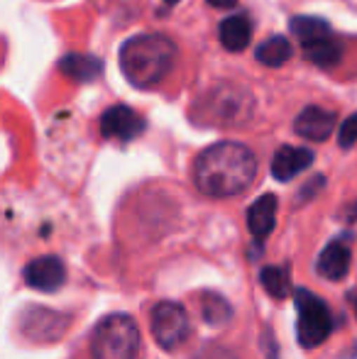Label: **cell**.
Instances as JSON below:
<instances>
[{"label": "cell", "mask_w": 357, "mask_h": 359, "mask_svg": "<svg viewBox=\"0 0 357 359\" xmlns=\"http://www.w3.org/2000/svg\"><path fill=\"white\" fill-rule=\"evenodd\" d=\"M67 279V266L59 257L47 255L37 257L25 266V281L27 286L39 288V291H57Z\"/></svg>", "instance_id": "obj_10"}, {"label": "cell", "mask_w": 357, "mask_h": 359, "mask_svg": "<svg viewBox=\"0 0 357 359\" xmlns=\"http://www.w3.org/2000/svg\"><path fill=\"white\" fill-rule=\"evenodd\" d=\"M296 308H299V342L304 347H318L321 342H325V337L330 335L333 327V318L323 301L316 293L299 288L296 291Z\"/></svg>", "instance_id": "obj_5"}, {"label": "cell", "mask_w": 357, "mask_h": 359, "mask_svg": "<svg viewBox=\"0 0 357 359\" xmlns=\"http://www.w3.org/2000/svg\"><path fill=\"white\" fill-rule=\"evenodd\" d=\"M257 176V156L240 142L210 144L196 156L194 181L201 194L213 198L238 196L252 186Z\"/></svg>", "instance_id": "obj_1"}, {"label": "cell", "mask_w": 357, "mask_h": 359, "mask_svg": "<svg viewBox=\"0 0 357 359\" xmlns=\"http://www.w3.org/2000/svg\"><path fill=\"white\" fill-rule=\"evenodd\" d=\"M255 100L245 88L218 83L194 103V120L203 125H240L252 115Z\"/></svg>", "instance_id": "obj_3"}, {"label": "cell", "mask_w": 357, "mask_h": 359, "mask_svg": "<svg viewBox=\"0 0 357 359\" xmlns=\"http://www.w3.org/2000/svg\"><path fill=\"white\" fill-rule=\"evenodd\" d=\"M314 164V151L306 147H281L271 159V176L276 181H291Z\"/></svg>", "instance_id": "obj_11"}, {"label": "cell", "mask_w": 357, "mask_h": 359, "mask_svg": "<svg viewBox=\"0 0 357 359\" xmlns=\"http://www.w3.org/2000/svg\"><path fill=\"white\" fill-rule=\"evenodd\" d=\"M144 125H147L144 118L140 113H135L130 105H113L100 118V135L108 140L128 142V140H135L137 135H142Z\"/></svg>", "instance_id": "obj_7"}, {"label": "cell", "mask_w": 357, "mask_h": 359, "mask_svg": "<svg viewBox=\"0 0 357 359\" xmlns=\"http://www.w3.org/2000/svg\"><path fill=\"white\" fill-rule=\"evenodd\" d=\"M260 281H262L264 291L271 298H284L289 293V276H286V269H281V266H264L262 274H260Z\"/></svg>", "instance_id": "obj_20"}, {"label": "cell", "mask_w": 357, "mask_h": 359, "mask_svg": "<svg viewBox=\"0 0 357 359\" xmlns=\"http://www.w3.org/2000/svg\"><path fill=\"white\" fill-rule=\"evenodd\" d=\"M350 269V250L345 242H330L318 257V274L330 281H340Z\"/></svg>", "instance_id": "obj_13"}, {"label": "cell", "mask_w": 357, "mask_h": 359, "mask_svg": "<svg viewBox=\"0 0 357 359\" xmlns=\"http://www.w3.org/2000/svg\"><path fill=\"white\" fill-rule=\"evenodd\" d=\"M338 142L343 149H348V147H353L357 142V113L353 118H348L343 125H340V133H338Z\"/></svg>", "instance_id": "obj_21"}, {"label": "cell", "mask_w": 357, "mask_h": 359, "mask_svg": "<svg viewBox=\"0 0 357 359\" xmlns=\"http://www.w3.org/2000/svg\"><path fill=\"white\" fill-rule=\"evenodd\" d=\"M201 359H235L230 352L220 350V347H213V350H206L203 355H201Z\"/></svg>", "instance_id": "obj_22"}, {"label": "cell", "mask_w": 357, "mask_h": 359, "mask_svg": "<svg viewBox=\"0 0 357 359\" xmlns=\"http://www.w3.org/2000/svg\"><path fill=\"white\" fill-rule=\"evenodd\" d=\"M213 8H220V10H230V8H235L238 5V0H208Z\"/></svg>", "instance_id": "obj_23"}, {"label": "cell", "mask_w": 357, "mask_h": 359, "mask_svg": "<svg viewBox=\"0 0 357 359\" xmlns=\"http://www.w3.org/2000/svg\"><path fill=\"white\" fill-rule=\"evenodd\" d=\"M201 313H203L208 325H223L230 318V303L218 293H206L201 301Z\"/></svg>", "instance_id": "obj_19"}, {"label": "cell", "mask_w": 357, "mask_h": 359, "mask_svg": "<svg viewBox=\"0 0 357 359\" xmlns=\"http://www.w3.org/2000/svg\"><path fill=\"white\" fill-rule=\"evenodd\" d=\"M59 72L69 79L79 81V83H88V81H95L103 72V62L90 54H67V57L59 62Z\"/></svg>", "instance_id": "obj_15"}, {"label": "cell", "mask_w": 357, "mask_h": 359, "mask_svg": "<svg viewBox=\"0 0 357 359\" xmlns=\"http://www.w3.org/2000/svg\"><path fill=\"white\" fill-rule=\"evenodd\" d=\"M140 350V330L130 316H108L90 337V359H135Z\"/></svg>", "instance_id": "obj_4"}, {"label": "cell", "mask_w": 357, "mask_h": 359, "mask_svg": "<svg viewBox=\"0 0 357 359\" xmlns=\"http://www.w3.org/2000/svg\"><path fill=\"white\" fill-rule=\"evenodd\" d=\"M335 118L333 110L318 108V105H311V108H304L294 120V130L299 137L311 140V142H323L333 135L335 130Z\"/></svg>", "instance_id": "obj_9"}, {"label": "cell", "mask_w": 357, "mask_h": 359, "mask_svg": "<svg viewBox=\"0 0 357 359\" xmlns=\"http://www.w3.org/2000/svg\"><path fill=\"white\" fill-rule=\"evenodd\" d=\"M177 47L164 34H135L120 47V69L137 88H154L172 72Z\"/></svg>", "instance_id": "obj_2"}, {"label": "cell", "mask_w": 357, "mask_h": 359, "mask_svg": "<svg viewBox=\"0 0 357 359\" xmlns=\"http://www.w3.org/2000/svg\"><path fill=\"white\" fill-rule=\"evenodd\" d=\"M252 37V25L245 15H230L220 22V44L228 52H243L248 49Z\"/></svg>", "instance_id": "obj_14"}, {"label": "cell", "mask_w": 357, "mask_h": 359, "mask_svg": "<svg viewBox=\"0 0 357 359\" xmlns=\"http://www.w3.org/2000/svg\"><path fill=\"white\" fill-rule=\"evenodd\" d=\"M69 325V318L49 308H29L22 316V332L32 340H59Z\"/></svg>", "instance_id": "obj_8"}, {"label": "cell", "mask_w": 357, "mask_h": 359, "mask_svg": "<svg viewBox=\"0 0 357 359\" xmlns=\"http://www.w3.org/2000/svg\"><path fill=\"white\" fill-rule=\"evenodd\" d=\"M291 54H294V47H291L289 39L281 37V34H274V37L264 39V42L255 49L257 62L264 64V67H274V69L284 67V64L291 59Z\"/></svg>", "instance_id": "obj_17"}, {"label": "cell", "mask_w": 357, "mask_h": 359, "mask_svg": "<svg viewBox=\"0 0 357 359\" xmlns=\"http://www.w3.org/2000/svg\"><path fill=\"white\" fill-rule=\"evenodd\" d=\"M152 335L159 347L177 350L189 337V316L184 306L174 301H162L152 311Z\"/></svg>", "instance_id": "obj_6"}, {"label": "cell", "mask_w": 357, "mask_h": 359, "mask_svg": "<svg viewBox=\"0 0 357 359\" xmlns=\"http://www.w3.org/2000/svg\"><path fill=\"white\" fill-rule=\"evenodd\" d=\"M304 57L309 59V62H314L316 67L330 69L340 62V57H343V44H340L335 37H325V39H321V42L306 44Z\"/></svg>", "instance_id": "obj_18"}, {"label": "cell", "mask_w": 357, "mask_h": 359, "mask_svg": "<svg viewBox=\"0 0 357 359\" xmlns=\"http://www.w3.org/2000/svg\"><path fill=\"white\" fill-rule=\"evenodd\" d=\"M289 29H291V34L301 42V47L321 42V39H325V37H333L330 25L321 18H311V15H296V18H291Z\"/></svg>", "instance_id": "obj_16"}, {"label": "cell", "mask_w": 357, "mask_h": 359, "mask_svg": "<svg viewBox=\"0 0 357 359\" xmlns=\"http://www.w3.org/2000/svg\"><path fill=\"white\" fill-rule=\"evenodd\" d=\"M276 208H279V198L271 194H264L250 205L248 210V227L255 237H267L276 225Z\"/></svg>", "instance_id": "obj_12"}, {"label": "cell", "mask_w": 357, "mask_h": 359, "mask_svg": "<svg viewBox=\"0 0 357 359\" xmlns=\"http://www.w3.org/2000/svg\"><path fill=\"white\" fill-rule=\"evenodd\" d=\"M164 3H169V5H177V3H179V0H164Z\"/></svg>", "instance_id": "obj_24"}]
</instances>
